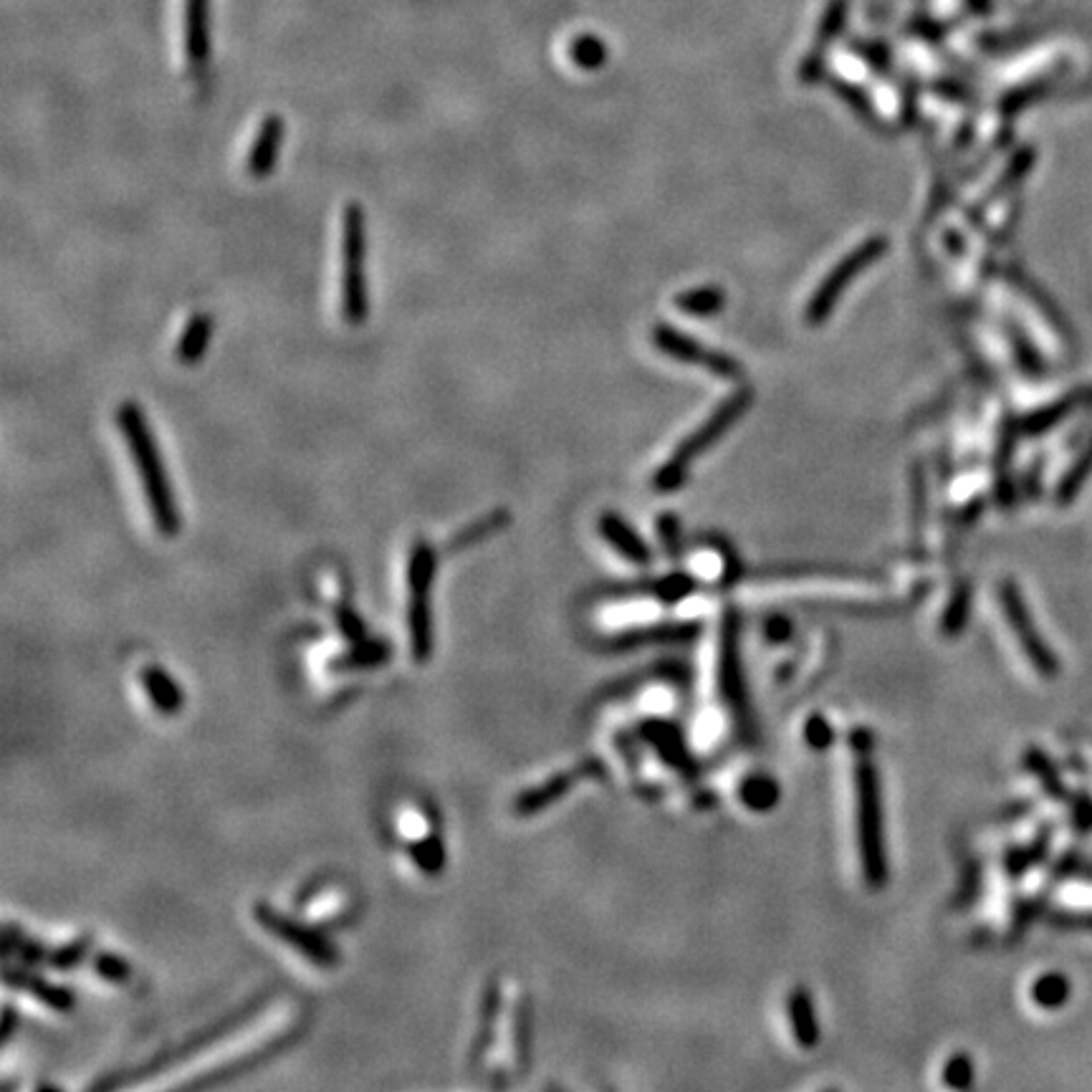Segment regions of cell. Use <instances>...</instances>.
Wrapping results in <instances>:
<instances>
[{
    "instance_id": "cell-36",
    "label": "cell",
    "mask_w": 1092,
    "mask_h": 1092,
    "mask_svg": "<svg viewBox=\"0 0 1092 1092\" xmlns=\"http://www.w3.org/2000/svg\"><path fill=\"white\" fill-rule=\"evenodd\" d=\"M15 1025H18V1016H15L13 1006L8 1004V1006H5V1009H3V1025H0V1039H3V1044L8 1042L10 1037H13Z\"/></svg>"
},
{
    "instance_id": "cell-31",
    "label": "cell",
    "mask_w": 1092,
    "mask_h": 1092,
    "mask_svg": "<svg viewBox=\"0 0 1092 1092\" xmlns=\"http://www.w3.org/2000/svg\"><path fill=\"white\" fill-rule=\"evenodd\" d=\"M334 614H337L339 630H342V635L349 640V643H362V640H367L364 619L359 617V614L354 612L349 604H337V607H334Z\"/></svg>"
},
{
    "instance_id": "cell-24",
    "label": "cell",
    "mask_w": 1092,
    "mask_h": 1092,
    "mask_svg": "<svg viewBox=\"0 0 1092 1092\" xmlns=\"http://www.w3.org/2000/svg\"><path fill=\"white\" fill-rule=\"evenodd\" d=\"M1070 996V986L1068 982H1064V977H1059V974H1047V977L1037 979L1035 986H1032V999L1037 1001L1039 1006H1047V1009H1054V1006L1064 1004Z\"/></svg>"
},
{
    "instance_id": "cell-34",
    "label": "cell",
    "mask_w": 1092,
    "mask_h": 1092,
    "mask_svg": "<svg viewBox=\"0 0 1092 1092\" xmlns=\"http://www.w3.org/2000/svg\"><path fill=\"white\" fill-rule=\"evenodd\" d=\"M804 739H807V744L812 746V749L817 751H825L827 746L832 744V739H835V731H832V724H827L822 715H814L812 721H807V729H804Z\"/></svg>"
},
{
    "instance_id": "cell-10",
    "label": "cell",
    "mask_w": 1092,
    "mask_h": 1092,
    "mask_svg": "<svg viewBox=\"0 0 1092 1092\" xmlns=\"http://www.w3.org/2000/svg\"><path fill=\"white\" fill-rule=\"evenodd\" d=\"M185 54L195 73H205L210 58V0H185Z\"/></svg>"
},
{
    "instance_id": "cell-23",
    "label": "cell",
    "mask_w": 1092,
    "mask_h": 1092,
    "mask_svg": "<svg viewBox=\"0 0 1092 1092\" xmlns=\"http://www.w3.org/2000/svg\"><path fill=\"white\" fill-rule=\"evenodd\" d=\"M777 797L779 789L768 777H751L746 779L744 787H741V799H744V804H749L751 809H756V812H764V809L772 807V804L777 802Z\"/></svg>"
},
{
    "instance_id": "cell-30",
    "label": "cell",
    "mask_w": 1092,
    "mask_h": 1092,
    "mask_svg": "<svg viewBox=\"0 0 1092 1092\" xmlns=\"http://www.w3.org/2000/svg\"><path fill=\"white\" fill-rule=\"evenodd\" d=\"M94 969H97L99 977L114 984L130 982V977H132L130 963H127L125 958L114 956V953H107V951H102L97 958H94Z\"/></svg>"
},
{
    "instance_id": "cell-4",
    "label": "cell",
    "mask_w": 1092,
    "mask_h": 1092,
    "mask_svg": "<svg viewBox=\"0 0 1092 1092\" xmlns=\"http://www.w3.org/2000/svg\"><path fill=\"white\" fill-rule=\"evenodd\" d=\"M749 402H751V392H736L734 397H729V400H726L724 405H721L718 410H715L713 415H710L708 420L698 428V431H693L691 436L678 445L676 453H673L671 458H667V463L655 474V489L662 493L676 491L678 486L686 481L693 460H696L701 453H706L715 440L724 438L726 431H731V426H734V423L746 412Z\"/></svg>"
},
{
    "instance_id": "cell-11",
    "label": "cell",
    "mask_w": 1092,
    "mask_h": 1092,
    "mask_svg": "<svg viewBox=\"0 0 1092 1092\" xmlns=\"http://www.w3.org/2000/svg\"><path fill=\"white\" fill-rule=\"evenodd\" d=\"M590 766L585 764V766L577 768V772L554 774V777L546 779V782L537 784V787H532V789H527V792L518 794L516 802H513V812H516L518 817H534V814L544 812L546 807H551L554 802H559V799L564 797V794L569 792L572 787H575L577 779L587 777V774H590Z\"/></svg>"
},
{
    "instance_id": "cell-9",
    "label": "cell",
    "mask_w": 1092,
    "mask_h": 1092,
    "mask_svg": "<svg viewBox=\"0 0 1092 1092\" xmlns=\"http://www.w3.org/2000/svg\"><path fill=\"white\" fill-rule=\"evenodd\" d=\"M655 344L660 352L671 354V357L678 359V362L698 364V367H706L713 375H718V378L734 380L741 375V367L736 359L726 357V354H721V352H713V349H703L696 339L686 337V334L676 332V329H671V327L655 329Z\"/></svg>"
},
{
    "instance_id": "cell-21",
    "label": "cell",
    "mask_w": 1092,
    "mask_h": 1092,
    "mask_svg": "<svg viewBox=\"0 0 1092 1092\" xmlns=\"http://www.w3.org/2000/svg\"><path fill=\"white\" fill-rule=\"evenodd\" d=\"M1011 458H1014V426L1006 423L1004 431H1001L999 450H996V496H999V501L1004 503V506L1011 501Z\"/></svg>"
},
{
    "instance_id": "cell-7",
    "label": "cell",
    "mask_w": 1092,
    "mask_h": 1092,
    "mask_svg": "<svg viewBox=\"0 0 1092 1092\" xmlns=\"http://www.w3.org/2000/svg\"><path fill=\"white\" fill-rule=\"evenodd\" d=\"M253 919H256V924L261 926L263 931L271 933L281 943L294 948L296 953H301V956L314 963V966L329 969L339 963L337 946L329 941L325 933L316 931L314 926H306L301 924V921L291 919V915L279 913V910H274L271 905L266 903L253 905Z\"/></svg>"
},
{
    "instance_id": "cell-27",
    "label": "cell",
    "mask_w": 1092,
    "mask_h": 1092,
    "mask_svg": "<svg viewBox=\"0 0 1092 1092\" xmlns=\"http://www.w3.org/2000/svg\"><path fill=\"white\" fill-rule=\"evenodd\" d=\"M503 524H508V513L506 511H493L491 516L481 518V522L470 524V527H465L463 532L458 534V537L453 539V549H463L465 544H474L479 542V539L484 537H491L493 532H498V529H503Z\"/></svg>"
},
{
    "instance_id": "cell-25",
    "label": "cell",
    "mask_w": 1092,
    "mask_h": 1092,
    "mask_svg": "<svg viewBox=\"0 0 1092 1092\" xmlns=\"http://www.w3.org/2000/svg\"><path fill=\"white\" fill-rule=\"evenodd\" d=\"M390 657V648L380 640H362V643H354V648L342 657V665L347 667H373Z\"/></svg>"
},
{
    "instance_id": "cell-37",
    "label": "cell",
    "mask_w": 1092,
    "mask_h": 1092,
    "mask_svg": "<svg viewBox=\"0 0 1092 1092\" xmlns=\"http://www.w3.org/2000/svg\"><path fill=\"white\" fill-rule=\"evenodd\" d=\"M1039 476H1042V460H1037V463L1032 465V474H1030V479H1027V491L1035 493V496L1039 491Z\"/></svg>"
},
{
    "instance_id": "cell-29",
    "label": "cell",
    "mask_w": 1092,
    "mask_h": 1092,
    "mask_svg": "<svg viewBox=\"0 0 1092 1092\" xmlns=\"http://www.w3.org/2000/svg\"><path fill=\"white\" fill-rule=\"evenodd\" d=\"M89 946H92V936L77 938V941H71V943H66V946L51 951L49 963L54 969H61V972H68V969H73L77 963H82V958L87 956Z\"/></svg>"
},
{
    "instance_id": "cell-2",
    "label": "cell",
    "mask_w": 1092,
    "mask_h": 1092,
    "mask_svg": "<svg viewBox=\"0 0 1092 1092\" xmlns=\"http://www.w3.org/2000/svg\"><path fill=\"white\" fill-rule=\"evenodd\" d=\"M855 746V822H857V850L867 885L883 888L888 883V857H885L883 835V797H880L878 764L873 754V736L865 729L852 734Z\"/></svg>"
},
{
    "instance_id": "cell-14",
    "label": "cell",
    "mask_w": 1092,
    "mask_h": 1092,
    "mask_svg": "<svg viewBox=\"0 0 1092 1092\" xmlns=\"http://www.w3.org/2000/svg\"><path fill=\"white\" fill-rule=\"evenodd\" d=\"M600 534L604 542L612 544V549L617 554H623L625 559H630L633 564H648L650 561V549L645 546L643 539L630 529V524H625L617 513H602L600 516Z\"/></svg>"
},
{
    "instance_id": "cell-19",
    "label": "cell",
    "mask_w": 1092,
    "mask_h": 1092,
    "mask_svg": "<svg viewBox=\"0 0 1092 1092\" xmlns=\"http://www.w3.org/2000/svg\"><path fill=\"white\" fill-rule=\"evenodd\" d=\"M1090 476H1092V438L1088 440V445H1085V448L1080 450L1078 458L1073 460V465H1070V468L1064 470L1062 479H1059L1057 493H1054V498H1057L1059 506H1070V503H1073L1075 498L1080 496V491L1085 489V484H1088Z\"/></svg>"
},
{
    "instance_id": "cell-33",
    "label": "cell",
    "mask_w": 1092,
    "mask_h": 1092,
    "mask_svg": "<svg viewBox=\"0 0 1092 1092\" xmlns=\"http://www.w3.org/2000/svg\"><path fill=\"white\" fill-rule=\"evenodd\" d=\"M969 604H972V597H969L966 587H961V590H958V595L953 597V602H951V607H948L946 617H943V633L956 635L958 630H961L963 625H966Z\"/></svg>"
},
{
    "instance_id": "cell-32",
    "label": "cell",
    "mask_w": 1092,
    "mask_h": 1092,
    "mask_svg": "<svg viewBox=\"0 0 1092 1092\" xmlns=\"http://www.w3.org/2000/svg\"><path fill=\"white\" fill-rule=\"evenodd\" d=\"M974 1080V1064L966 1054H956L943 1068V1083L951 1088H969Z\"/></svg>"
},
{
    "instance_id": "cell-17",
    "label": "cell",
    "mask_w": 1092,
    "mask_h": 1092,
    "mask_svg": "<svg viewBox=\"0 0 1092 1092\" xmlns=\"http://www.w3.org/2000/svg\"><path fill=\"white\" fill-rule=\"evenodd\" d=\"M5 984L18 986L20 991H29L34 999L44 1001L46 1006H51L54 1011H71L73 1009V996L71 991L63 989V986L46 982V979L36 977V974L15 972V969H5Z\"/></svg>"
},
{
    "instance_id": "cell-3",
    "label": "cell",
    "mask_w": 1092,
    "mask_h": 1092,
    "mask_svg": "<svg viewBox=\"0 0 1092 1092\" xmlns=\"http://www.w3.org/2000/svg\"><path fill=\"white\" fill-rule=\"evenodd\" d=\"M342 316L349 327H362L369 319L367 286V210L349 203L342 210Z\"/></svg>"
},
{
    "instance_id": "cell-20",
    "label": "cell",
    "mask_w": 1092,
    "mask_h": 1092,
    "mask_svg": "<svg viewBox=\"0 0 1092 1092\" xmlns=\"http://www.w3.org/2000/svg\"><path fill=\"white\" fill-rule=\"evenodd\" d=\"M407 855H410V860L420 867L423 875H431V878L433 875H440V871H443V865H445L443 842H440V837L436 835H426V837H420V840L407 842Z\"/></svg>"
},
{
    "instance_id": "cell-8",
    "label": "cell",
    "mask_w": 1092,
    "mask_h": 1092,
    "mask_svg": "<svg viewBox=\"0 0 1092 1092\" xmlns=\"http://www.w3.org/2000/svg\"><path fill=\"white\" fill-rule=\"evenodd\" d=\"M999 602L1001 612H1004L1009 630L1014 633L1016 643H1020L1022 653L1027 655V660L1035 665V671L1042 678H1054L1057 676V657L1052 650L1047 648V643L1039 635L1035 619H1032L1030 607H1027L1025 597H1022L1020 587L1014 582L1004 580L999 587Z\"/></svg>"
},
{
    "instance_id": "cell-26",
    "label": "cell",
    "mask_w": 1092,
    "mask_h": 1092,
    "mask_svg": "<svg viewBox=\"0 0 1092 1092\" xmlns=\"http://www.w3.org/2000/svg\"><path fill=\"white\" fill-rule=\"evenodd\" d=\"M569 54H572V61H575L580 68H600L604 63V56H607V51H604L602 41L597 39V36L587 34V36H577Z\"/></svg>"
},
{
    "instance_id": "cell-6",
    "label": "cell",
    "mask_w": 1092,
    "mask_h": 1092,
    "mask_svg": "<svg viewBox=\"0 0 1092 1092\" xmlns=\"http://www.w3.org/2000/svg\"><path fill=\"white\" fill-rule=\"evenodd\" d=\"M885 248H888V241H885L883 236H875L862 241L852 253H847V256L822 279L820 289L814 291L812 299H809L804 321H807L809 327H820L822 321L832 314V309L837 306L840 296L845 294L847 286L865 271V268H871L873 263L883 256Z\"/></svg>"
},
{
    "instance_id": "cell-1",
    "label": "cell",
    "mask_w": 1092,
    "mask_h": 1092,
    "mask_svg": "<svg viewBox=\"0 0 1092 1092\" xmlns=\"http://www.w3.org/2000/svg\"><path fill=\"white\" fill-rule=\"evenodd\" d=\"M114 420L119 433L130 445L132 463H135L137 476L145 489L147 506H150L152 522L162 537H175L180 532V513L175 503L172 486H169L164 460L157 448V440L152 436L150 423H147L145 410L135 400L119 402L114 412Z\"/></svg>"
},
{
    "instance_id": "cell-15",
    "label": "cell",
    "mask_w": 1092,
    "mask_h": 1092,
    "mask_svg": "<svg viewBox=\"0 0 1092 1092\" xmlns=\"http://www.w3.org/2000/svg\"><path fill=\"white\" fill-rule=\"evenodd\" d=\"M1092 400V390H1078V392H1070V395H1064L1062 400L1052 402V405L1042 407V410L1032 412L1030 417H1025V423H1022V431L1027 433V436H1042V433L1052 431V428H1057L1059 423L1064 420V417H1070L1073 412H1078L1080 407L1088 405V402Z\"/></svg>"
},
{
    "instance_id": "cell-22",
    "label": "cell",
    "mask_w": 1092,
    "mask_h": 1092,
    "mask_svg": "<svg viewBox=\"0 0 1092 1092\" xmlns=\"http://www.w3.org/2000/svg\"><path fill=\"white\" fill-rule=\"evenodd\" d=\"M721 306H724V291L713 289V286H703V289H693L678 296V309L688 311V314H715Z\"/></svg>"
},
{
    "instance_id": "cell-5",
    "label": "cell",
    "mask_w": 1092,
    "mask_h": 1092,
    "mask_svg": "<svg viewBox=\"0 0 1092 1092\" xmlns=\"http://www.w3.org/2000/svg\"><path fill=\"white\" fill-rule=\"evenodd\" d=\"M438 556L428 542H415L407 559V587H410V650L417 662H426L433 653V580H436Z\"/></svg>"
},
{
    "instance_id": "cell-18",
    "label": "cell",
    "mask_w": 1092,
    "mask_h": 1092,
    "mask_svg": "<svg viewBox=\"0 0 1092 1092\" xmlns=\"http://www.w3.org/2000/svg\"><path fill=\"white\" fill-rule=\"evenodd\" d=\"M140 681H142V686H145L147 698H150V703L155 706L157 713H162V715L178 713L185 698H183V693H180L178 683H175L167 673L155 665H147L145 671L140 673Z\"/></svg>"
},
{
    "instance_id": "cell-35",
    "label": "cell",
    "mask_w": 1092,
    "mask_h": 1092,
    "mask_svg": "<svg viewBox=\"0 0 1092 1092\" xmlns=\"http://www.w3.org/2000/svg\"><path fill=\"white\" fill-rule=\"evenodd\" d=\"M397 830H400V835L405 837L407 842L420 840V837L428 835L426 814L417 812V809H405V812L400 814V822H397Z\"/></svg>"
},
{
    "instance_id": "cell-16",
    "label": "cell",
    "mask_w": 1092,
    "mask_h": 1092,
    "mask_svg": "<svg viewBox=\"0 0 1092 1092\" xmlns=\"http://www.w3.org/2000/svg\"><path fill=\"white\" fill-rule=\"evenodd\" d=\"M789 1009V1022H792V1035L797 1039L799 1047H814L820 1042V1022L814 1014V1001L804 986L789 994L787 999Z\"/></svg>"
},
{
    "instance_id": "cell-12",
    "label": "cell",
    "mask_w": 1092,
    "mask_h": 1092,
    "mask_svg": "<svg viewBox=\"0 0 1092 1092\" xmlns=\"http://www.w3.org/2000/svg\"><path fill=\"white\" fill-rule=\"evenodd\" d=\"M286 135V121L279 114H268L266 119L258 127L256 137H253L251 152H248L246 167L253 178H266L274 172L276 160H279L281 142Z\"/></svg>"
},
{
    "instance_id": "cell-28",
    "label": "cell",
    "mask_w": 1092,
    "mask_h": 1092,
    "mask_svg": "<svg viewBox=\"0 0 1092 1092\" xmlns=\"http://www.w3.org/2000/svg\"><path fill=\"white\" fill-rule=\"evenodd\" d=\"M1011 344H1014L1016 362H1020V367L1025 369L1027 375H1032V378H1039V375H1044L1042 354L1037 352L1035 344H1032L1030 339H1027L1025 334L1020 332V329H1011Z\"/></svg>"
},
{
    "instance_id": "cell-13",
    "label": "cell",
    "mask_w": 1092,
    "mask_h": 1092,
    "mask_svg": "<svg viewBox=\"0 0 1092 1092\" xmlns=\"http://www.w3.org/2000/svg\"><path fill=\"white\" fill-rule=\"evenodd\" d=\"M213 332H215L213 314H208V311H198V314L190 316V321L185 325L183 332H180L178 344H175V359H178L180 364H188V367L198 364L200 359L205 357V352H208Z\"/></svg>"
}]
</instances>
